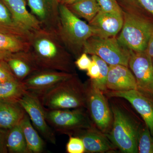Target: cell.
<instances>
[{
    "mask_svg": "<svg viewBox=\"0 0 153 153\" xmlns=\"http://www.w3.org/2000/svg\"><path fill=\"white\" fill-rule=\"evenodd\" d=\"M10 12L15 24L28 31L36 30L39 26L38 20L26 8L25 0H2Z\"/></svg>",
    "mask_w": 153,
    "mask_h": 153,
    "instance_id": "9a60e30c",
    "label": "cell"
},
{
    "mask_svg": "<svg viewBox=\"0 0 153 153\" xmlns=\"http://www.w3.org/2000/svg\"><path fill=\"white\" fill-rule=\"evenodd\" d=\"M27 31L15 24L8 8L0 1V33L21 38L27 35Z\"/></svg>",
    "mask_w": 153,
    "mask_h": 153,
    "instance_id": "d6986e66",
    "label": "cell"
},
{
    "mask_svg": "<svg viewBox=\"0 0 153 153\" xmlns=\"http://www.w3.org/2000/svg\"><path fill=\"white\" fill-rule=\"evenodd\" d=\"M39 97L49 109L86 108V85L74 74Z\"/></svg>",
    "mask_w": 153,
    "mask_h": 153,
    "instance_id": "6da1fadb",
    "label": "cell"
},
{
    "mask_svg": "<svg viewBox=\"0 0 153 153\" xmlns=\"http://www.w3.org/2000/svg\"><path fill=\"white\" fill-rule=\"evenodd\" d=\"M5 60L16 78L21 82L39 70L30 55L13 56L12 54Z\"/></svg>",
    "mask_w": 153,
    "mask_h": 153,
    "instance_id": "e0dca14e",
    "label": "cell"
},
{
    "mask_svg": "<svg viewBox=\"0 0 153 153\" xmlns=\"http://www.w3.org/2000/svg\"><path fill=\"white\" fill-rule=\"evenodd\" d=\"M92 60H95L98 64L100 69V74L98 78L94 80L91 79L90 82L92 85L97 87L102 91H106V82L108 74L109 66L100 57L95 55H92Z\"/></svg>",
    "mask_w": 153,
    "mask_h": 153,
    "instance_id": "cb8c5ba5",
    "label": "cell"
},
{
    "mask_svg": "<svg viewBox=\"0 0 153 153\" xmlns=\"http://www.w3.org/2000/svg\"><path fill=\"white\" fill-rule=\"evenodd\" d=\"M152 63L153 64V57H152Z\"/></svg>",
    "mask_w": 153,
    "mask_h": 153,
    "instance_id": "8d00e7d4",
    "label": "cell"
},
{
    "mask_svg": "<svg viewBox=\"0 0 153 153\" xmlns=\"http://www.w3.org/2000/svg\"><path fill=\"white\" fill-rule=\"evenodd\" d=\"M8 130L0 128V153L8 152L6 145V138Z\"/></svg>",
    "mask_w": 153,
    "mask_h": 153,
    "instance_id": "1f68e13d",
    "label": "cell"
},
{
    "mask_svg": "<svg viewBox=\"0 0 153 153\" xmlns=\"http://www.w3.org/2000/svg\"><path fill=\"white\" fill-rule=\"evenodd\" d=\"M100 10L107 13L123 14L117 0H97Z\"/></svg>",
    "mask_w": 153,
    "mask_h": 153,
    "instance_id": "83f0119b",
    "label": "cell"
},
{
    "mask_svg": "<svg viewBox=\"0 0 153 153\" xmlns=\"http://www.w3.org/2000/svg\"><path fill=\"white\" fill-rule=\"evenodd\" d=\"M128 66L132 71L138 90L153 96V64L152 57L146 51L134 52L130 50Z\"/></svg>",
    "mask_w": 153,
    "mask_h": 153,
    "instance_id": "ba28073f",
    "label": "cell"
},
{
    "mask_svg": "<svg viewBox=\"0 0 153 153\" xmlns=\"http://www.w3.org/2000/svg\"><path fill=\"white\" fill-rule=\"evenodd\" d=\"M145 10L153 16V0H137Z\"/></svg>",
    "mask_w": 153,
    "mask_h": 153,
    "instance_id": "d6a6232c",
    "label": "cell"
},
{
    "mask_svg": "<svg viewBox=\"0 0 153 153\" xmlns=\"http://www.w3.org/2000/svg\"><path fill=\"white\" fill-rule=\"evenodd\" d=\"M85 109H49L45 107L46 118L49 126L57 132L74 136L93 126Z\"/></svg>",
    "mask_w": 153,
    "mask_h": 153,
    "instance_id": "277c9868",
    "label": "cell"
},
{
    "mask_svg": "<svg viewBox=\"0 0 153 153\" xmlns=\"http://www.w3.org/2000/svg\"><path fill=\"white\" fill-rule=\"evenodd\" d=\"M83 47L85 53L98 56L109 66H128L130 50L114 37L101 38L93 36L88 39Z\"/></svg>",
    "mask_w": 153,
    "mask_h": 153,
    "instance_id": "5b68a950",
    "label": "cell"
},
{
    "mask_svg": "<svg viewBox=\"0 0 153 153\" xmlns=\"http://www.w3.org/2000/svg\"><path fill=\"white\" fill-rule=\"evenodd\" d=\"M146 51L150 56L153 57V32L149 40Z\"/></svg>",
    "mask_w": 153,
    "mask_h": 153,
    "instance_id": "836d02e7",
    "label": "cell"
},
{
    "mask_svg": "<svg viewBox=\"0 0 153 153\" xmlns=\"http://www.w3.org/2000/svg\"><path fill=\"white\" fill-rule=\"evenodd\" d=\"M107 89L113 91L137 89L135 78L127 66L110 65L106 82Z\"/></svg>",
    "mask_w": 153,
    "mask_h": 153,
    "instance_id": "5bb4252c",
    "label": "cell"
},
{
    "mask_svg": "<svg viewBox=\"0 0 153 153\" xmlns=\"http://www.w3.org/2000/svg\"><path fill=\"white\" fill-rule=\"evenodd\" d=\"M19 102L27 114L33 126L41 137L50 143L56 144L55 133L47 123L45 107L38 96L26 91Z\"/></svg>",
    "mask_w": 153,
    "mask_h": 153,
    "instance_id": "52a82bcc",
    "label": "cell"
},
{
    "mask_svg": "<svg viewBox=\"0 0 153 153\" xmlns=\"http://www.w3.org/2000/svg\"><path fill=\"white\" fill-rule=\"evenodd\" d=\"M138 150L140 153H153V136L146 126L140 128Z\"/></svg>",
    "mask_w": 153,
    "mask_h": 153,
    "instance_id": "d4e9b609",
    "label": "cell"
},
{
    "mask_svg": "<svg viewBox=\"0 0 153 153\" xmlns=\"http://www.w3.org/2000/svg\"><path fill=\"white\" fill-rule=\"evenodd\" d=\"M123 24V14L107 13L101 10L89 22L93 36L109 38L116 36L121 30Z\"/></svg>",
    "mask_w": 153,
    "mask_h": 153,
    "instance_id": "7c38bea8",
    "label": "cell"
},
{
    "mask_svg": "<svg viewBox=\"0 0 153 153\" xmlns=\"http://www.w3.org/2000/svg\"><path fill=\"white\" fill-rule=\"evenodd\" d=\"M86 108L89 117L99 130L108 133L112 124V113L103 91L89 82L85 84Z\"/></svg>",
    "mask_w": 153,
    "mask_h": 153,
    "instance_id": "8992f818",
    "label": "cell"
},
{
    "mask_svg": "<svg viewBox=\"0 0 153 153\" xmlns=\"http://www.w3.org/2000/svg\"><path fill=\"white\" fill-rule=\"evenodd\" d=\"M72 10L88 22L100 10L97 0H77L71 4Z\"/></svg>",
    "mask_w": 153,
    "mask_h": 153,
    "instance_id": "7402d4cb",
    "label": "cell"
},
{
    "mask_svg": "<svg viewBox=\"0 0 153 153\" xmlns=\"http://www.w3.org/2000/svg\"><path fill=\"white\" fill-rule=\"evenodd\" d=\"M16 79L5 60H0V83Z\"/></svg>",
    "mask_w": 153,
    "mask_h": 153,
    "instance_id": "f1b7e54d",
    "label": "cell"
},
{
    "mask_svg": "<svg viewBox=\"0 0 153 153\" xmlns=\"http://www.w3.org/2000/svg\"><path fill=\"white\" fill-rule=\"evenodd\" d=\"M73 75L72 73L63 71L39 69L30 74L22 82L26 91L40 97L59 82Z\"/></svg>",
    "mask_w": 153,
    "mask_h": 153,
    "instance_id": "9c48e42d",
    "label": "cell"
},
{
    "mask_svg": "<svg viewBox=\"0 0 153 153\" xmlns=\"http://www.w3.org/2000/svg\"><path fill=\"white\" fill-rule=\"evenodd\" d=\"M26 113L19 101L0 100V128L9 130L19 124Z\"/></svg>",
    "mask_w": 153,
    "mask_h": 153,
    "instance_id": "2e32d148",
    "label": "cell"
},
{
    "mask_svg": "<svg viewBox=\"0 0 153 153\" xmlns=\"http://www.w3.org/2000/svg\"><path fill=\"white\" fill-rule=\"evenodd\" d=\"M106 94L110 97H120L128 101L139 114L153 136V102L146 94L137 89L126 91H110Z\"/></svg>",
    "mask_w": 153,
    "mask_h": 153,
    "instance_id": "8fae6325",
    "label": "cell"
},
{
    "mask_svg": "<svg viewBox=\"0 0 153 153\" xmlns=\"http://www.w3.org/2000/svg\"><path fill=\"white\" fill-rule=\"evenodd\" d=\"M112 128L106 135L122 152L138 153V142L140 128L133 119L120 106L111 104Z\"/></svg>",
    "mask_w": 153,
    "mask_h": 153,
    "instance_id": "7a4b0ae2",
    "label": "cell"
},
{
    "mask_svg": "<svg viewBox=\"0 0 153 153\" xmlns=\"http://www.w3.org/2000/svg\"><path fill=\"white\" fill-rule=\"evenodd\" d=\"M63 1L65 4L71 5V4H73V3L77 1V0H63Z\"/></svg>",
    "mask_w": 153,
    "mask_h": 153,
    "instance_id": "d590c367",
    "label": "cell"
},
{
    "mask_svg": "<svg viewBox=\"0 0 153 153\" xmlns=\"http://www.w3.org/2000/svg\"><path fill=\"white\" fill-rule=\"evenodd\" d=\"M81 139L85 152L102 153L114 151L116 147L106 134L93 126L80 131L74 136Z\"/></svg>",
    "mask_w": 153,
    "mask_h": 153,
    "instance_id": "4fadbf2b",
    "label": "cell"
},
{
    "mask_svg": "<svg viewBox=\"0 0 153 153\" xmlns=\"http://www.w3.org/2000/svg\"><path fill=\"white\" fill-rule=\"evenodd\" d=\"M66 152L68 153L85 152V147L81 139L78 137L70 136L66 146Z\"/></svg>",
    "mask_w": 153,
    "mask_h": 153,
    "instance_id": "4316f807",
    "label": "cell"
},
{
    "mask_svg": "<svg viewBox=\"0 0 153 153\" xmlns=\"http://www.w3.org/2000/svg\"><path fill=\"white\" fill-rule=\"evenodd\" d=\"M123 24L118 41L127 49L143 52L153 32V22L136 14L124 13Z\"/></svg>",
    "mask_w": 153,
    "mask_h": 153,
    "instance_id": "3957f363",
    "label": "cell"
},
{
    "mask_svg": "<svg viewBox=\"0 0 153 153\" xmlns=\"http://www.w3.org/2000/svg\"><path fill=\"white\" fill-rule=\"evenodd\" d=\"M59 11L63 33L67 39L74 45L83 46L93 36L90 26L76 16L66 6L61 5Z\"/></svg>",
    "mask_w": 153,
    "mask_h": 153,
    "instance_id": "30bf717a",
    "label": "cell"
},
{
    "mask_svg": "<svg viewBox=\"0 0 153 153\" xmlns=\"http://www.w3.org/2000/svg\"><path fill=\"white\" fill-rule=\"evenodd\" d=\"M20 38L0 33V51L13 53L24 50L25 44Z\"/></svg>",
    "mask_w": 153,
    "mask_h": 153,
    "instance_id": "603a6c76",
    "label": "cell"
},
{
    "mask_svg": "<svg viewBox=\"0 0 153 153\" xmlns=\"http://www.w3.org/2000/svg\"><path fill=\"white\" fill-rule=\"evenodd\" d=\"M26 91L22 82L17 79L0 83V100L19 101Z\"/></svg>",
    "mask_w": 153,
    "mask_h": 153,
    "instance_id": "44dd1931",
    "label": "cell"
},
{
    "mask_svg": "<svg viewBox=\"0 0 153 153\" xmlns=\"http://www.w3.org/2000/svg\"><path fill=\"white\" fill-rule=\"evenodd\" d=\"M32 13L41 19H46L49 9L48 0H27Z\"/></svg>",
    "mask_w": 153,
    "mask_h": 153,
    "instance_id": "484cf974",
    "label": "cell"
},
{
    "mask_svg": "<svg viewBox=\"0 0 153 153\" xmlns=\"http://www.w3.org/2000/svg\"><path fill=\"white\" fill-rule=\"evenodd\" d=\"M88 76L91 79L94 80L98 78L100 74V69L98 64L95 60H92L90 66L87 70Z\"/></svg>",
    "mask_w": 153,
    "mask_h": 153,
    "instance_id": "4dcf8cb0",
    "label": "cell"
},
{
    "mask_svg": "<svg viewBox=\"0 0 153 153\" xmlns=\"http://www.w3.org/2000/svg\"><path fill=\"white\" fill-rule=\"evenodd\" d=\"M29 153H41L44 151L45 143L40 134L32 124L26 113L20 122Z\"/></svg>",
    "mask_w": 153,
    "mask_h": 153,
    "instance_id": "ac0fdd59",
    "label": "cell"
},
{
    "mask_svg": "<svg viewBox=\"0 0 153 153\" xmlns=\"http://www.w3.org/2000/svg\"><path fill=\"white\" fill-rule=\"evenodd\" d=\"M12 53L9 52L0 51V60H5L12 55Z\"/></svg>",
    "mask_w": 153,
    "mask_h": 153,
    "instance_id": "e575fe53",
    "label": "cell"
},
{
    "mask_svg": "<svg viewBox=\"0 0 153 153\" xmlns=\"http://www.w3.org/2000/svg\"><path fill=\"white\" fill-rule=\"evenodd\" d=\"M6 145L8 152L29 153L25 136L20 124L8 130Z\"/></svg>",
    "mask_w": 153,
    "mask_h": 153,
    "instance_id": "ffe728a7",
    "label": "cell"
},
{
    "mask_svg": "<svg viewBox=\"0 0 153 153\" xmlns=\"http://www.w3.org/2000/svg\"><path fill=\"white\" fill-rule=\"evenodd\" d=\"M92 60L88 56L87 53L84 52L76 60L75 65L79 70H87L90 66Z\"/></svg>",
    "mask_w": 153,
    "mask_h": 153,
    "instance_id": "f546056e",
    "label": "cell"
}]
</instances>
